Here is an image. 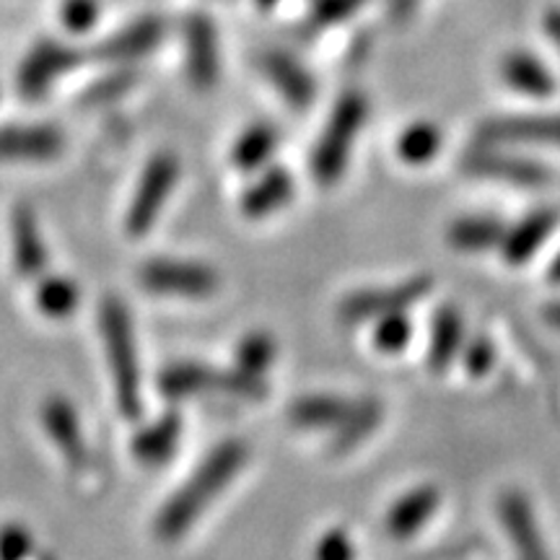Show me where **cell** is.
Wrapping results in <instances>:
<instances>
[{"mask_svg":"<svg viewBox=\"0 0 560 560\" xmlns=\"http://www.w3.org/2000/svg\"><path fill=\"white\" fill-rule=\"evenodd\" d=\"M247 457V444L240 439L221 441L219 446H213L206 454V459L195 467L190 480L182 482L170 495V501L161 506L156 524H153L159 540L177 542L185 532H190L195 522L202 516V511L219 499L223 490L234 482L236 475L242 472Z\"/></svg>","mask_w":560,"mask_h":560,"instance_id":"obj_1","label":"cell"},{"mask_svg":"<svg viewBox=\"0 0 560 560\" xmlns=\"http://www.w3.org/2000/svg\"><path fill=\"white\" fill-rule=\"evenodd\" d=\"M100 327L102 342L107 348L112 382H115L117 405H120L122 418L138 420L140 412H143V402H140V363L136 330H132L128 306L117 296L102 301Z\"/></svg>","mask_w":560,"mask_h":560,"instance_id":"obj_2","label":"cell"},{"mask_svg":"<svg viewBox=\"0 0 560 560\" xmlns=\"http://www.w3.org/2000/svg\"><path fill=\"white\" fill-rule=\"evenodd\" d=\"M159 392L166 400H195V397H231V400H262L268 382L242 369H213L206 363L179 361L161 371Z\"/></svg>","mask_w":560,"mask_h":560,"instance_id":"obj_3","label":"cell"},{"mask_svg":"<svg viewBox=\"0 0 560 560\" xmlns=\"http://www.w3.org/2000/svg\"><path fill=\"white\" fill-rule=\"evenodd\" d=\"M363 120H366V100L350 91L338 102L330 120H327L325 132H322L317 149H314L312 172L322 185H332L346 172L350 145L359 136Z\"/></svg>","mask_w":560,"mask_h":560,"instance_id":"obj_4","label":"cell"},{"mask_svg":"<svg viewBox=\"0 0 560 560\" xmlns=\"http://www.w3.org/2000/svg\"><path fill=\"white\" fill-rule=\"evenodd\" d=\"M138 283L153 296L170 299H210L221 289V278L210 265L192 262V260H170L159 257L140 265Z\"/></svg>","mask_w":560,"mask_h":560,"instance_id":"obj_5","label":"cell"},{"mask_svg":"<svg viewBox=\"0 0 560 560\" xmlns=\"http://www.w3.org/2000/svg\"><path fill=\"white\" fill-rule=\"evenodd\" d=\"M179 182V159L174 153H156L143 174H140L136 192H132L125 229L132 240L145 236L164 210V202L172 198L174 187Z\"/></svg>","mask_w":560,"mask_h":560,"instance_id":"obj_6","label":"cell"},{"mask_svg":"<svg viewBox=\"0 0 560 560\" xmlns=\"http://www.w3.org/2000/svg\"><path fill=\"white\" fill-rule=\"evenodd\" d=\"M81 50L58 39H42L26 52L16 73V89L26 100H39L60 79L81 66Z\"/></svg>","mask_w":560,"mask_h":560,"instance_id":"obj_7","label":"cell"},{"mask_svg":"<svg viewBox=\"0 0 560 560\" xmlns=\"http://www.w3.org/2000/svg\"><path fill=\"white\" fill-rule=\"evenodd\" d=\"M182 52H185V75L198 91L213 89L221 79V39L213 19L192 13L182 24Z\"/></svg>","mask_w":560,"mask_h":560,"instance_id":"obj_8","label":"cell"},{"mask_svg":"<svg viewBox=\"0 0 560 560\" xmlns=\"http://www.w3.org/2000/svg\"><path fill=\"white\" fill-rule=\"evenodd\" d=\"M42 425L47 436L55 444V450L62 454L68 467L73 472H86L91 465V452L86 444V433L81 429L79 412L66 397H47L42 405Z\"/></svg>","mask_w":560,"mask_h":560,"instance_id":"obj_9","label":"cell"},{"mask_svg":"<svg viewBox=\"0 0 560 560\" xmlns=\"http://www.w3.org/2000/svg\"><path fill=\"white\" fill-rule=\"evenodd\" d=\"M166 34L164 19L159 16H140L130 21L128 26L109 34L107 39L100 42L96 47V58L104 62H115V66H130L145 55H151L161 45Z\"/></svg>","mask_w":560,"mask_h":560,"instance_id":"obj_10","label":"cell"},{"mask_svg":"<svg viewBox=\"0 0 560 560\" xmlns=\"http://www.w3.org/2000/svg\"><path fill=\"white\" fill-rule=\"evenodd\" d=\"M66 149V136L52 125L0 128V161H52Z\"/></svg>","mask_w":560,"mask_h":560,"instance_id":"obj_11","label":"cell"},{"mask_svg":"<svg viewBox=\"0 0 560 560\" xmlns=\"http://www.w3.org/2000/svg\"><path fill=\"white\" fill-rule=\"evenodd\" d=\"M260 68L280 96L289 102L293 109H306L317 96V83L293 55L283 50H268L260 55Z\"/></svg>","mask_w":560,"mask_h":560,"instance_id":"obj_12","label":"cell"},{"mask_svg":"<svg viewBox=\"0 0 560 560\" xmlns=\"http://www.w3.org/2000/svg\"><path fill=\"white\" fill-rule=\"evenodd\" d=\"M13 268L24 280H39L47 270V247L42 240L37 215L30 206H16L11 215Z\"/></svg>","mask_w":560,"mask_h":560,"instance_id":"obj_13","label":"cell"},{"mask_svg":"<svg viewBox=\"0 0 560 560\" xmlns=\"http://www.w3.org/2000/svg\"><path fill=\"white\" fill-rule=\"evenodd\" d=\"M486 143H552L560 145V117H503L480 128Z\"/></svg>","mask_w":560,"mask_h":560,"instance_id":"obj_14","label":"cell"},{"mask_svg":"<svg viewBox=\"0 0 560 560\" xmlns=\"http://www.w3.org/2000/svg\"><path fill=\"white\" fill-rule=\"evenodd\" d=\"M366 402L342 400V397H301L291 405V420L299 429H332L350 423Z\"/></svg>","mask_w":560,"mask_h":560,"instance_id":"obj_15","label":"cell"},{"mask_svg":"<svg viewBox=\"0 0 560 560\" xmlns=\"http://www.w3.org/2000/svg\"><path fill=\"white\" fill-rule=\"evenodd\" d=\"M182 418L177 412H166L156 423L145 425L143 431L132 439V457L145 467H159L172 457L179 444Z\"/></svg>","mask_w":560,"mask_h":560,"instance_id":"obj_16","label":"cell"},{"mask_svg":"<svg viewBox=\"0 0 560 560\" xmlns=\"http://www.w3.org/2000/svg\"><path fill=\"white\" fill-rule=\"evenodd\" d=\"M465 170L480 174V177L520 182V185H540V182L548 179V172H545L542 166L514 156H501V153L493 151L470 153V156L465 159Z\"/></svg>","mask_w":560,"mask_h":560,"instance_id":"obj_17","label":"cell"},{"mask_svg":"<svg viewBox=\"0 0 560 560\" xmlns=\"http://www.w3.org/2000/svg\"><path fill=\"white\" fill-rule=\"evenodd\" d=\"M293 198V177L283 170H268L242 195V213L247 219H265Z\"/></svg>","mask_w":560,"mask_h":560,"instance_id":"obj_18","label":"cell"},{"mask_svg":"<svg viewBox=\"0 0 560 560\" xmlns=\"http://www.w3.org/2000/svg\"><path fill=\"white\" fill-rule=\"evenodd\" d=\"M278 149V130L268 122H255L236 138L234 149H231V164L240 172H255Z\"/></svg>","mask_w":560,"mask_h":560,"instance_id":"obj_19","label":"cell"},{"mask_svg":"<svg viewBox=\"0 0 560 560\" xmlns=\"http://www.w3.org/2000/svg\"><path fill=\"white\" fill-rule=\"evenodd\" d=\"M420 285L410 283L405 289L397 291H384V293H359V296H350L346 304H342V317L350 322H361L374 317V314H392L400 306L410 304L412 299L420 296Z\"/></svg>","mask_w":560,"mask_h":560,"instance_id":"obj_20","label":"cell"},{"mask_svg":"<svg viewBox=\"0 0 560 560\" xmlns=\"http://www.w3.org/2000/svg\"><path fill=\"white\" fill-rule=\"evenodd\" d=\"M81 301V291L66 276H42L34 291V304L50 319H66L75 312Z\"/></svg>","mask_w":560,"mask_h":560,"instance_id":"obj_21","label":"cell"},{"mask_svg":"<svg viewBox=\"0 0 560 560\" xmlns=\"http://www.w3.org/2000/svg\"><path fill=\"white\" fill-rule=\"evenodd\" d=\"M503 79L524 94L545 96L552 91V75L540 60L527 52H514L503 60Z\"/></svg>","mask_w":560,"mask_h":560,"instance_id":"obj_22","label":"cell"},{"mask_svg":"<svg viewBox=\"0 0 560 560\" xmlns=\"http://www.w3.org/2000/svg\"><path fill=\"white\" fill-rule=\"evenodd\" d=\"M558 215L552 210H542V213L529 215L527 221L522 223V229H516L514 234L506 240V257L511 262H522L535 252L537 244L548 240V234L556 226Z\"/></svg>","mask_w":560,"mask_h":560,"instance_id":"obj_23","label":"cell"},{"mask_svg":"<svg viewBox=\"0 0 560 560\" xmlns=\"http://www.w3.org/2000/svg\"><path fill=\"white\" fill-rule=\"evenodd\" d=\"M272 361H276V342L265 332L247 335L236 348V369L247 371L252 376H265Z\"/></svg>","mask_w":560,"mask_h":560,"instance_id":"obj_24","label":"cell"},{"mask_svg":"<svg viewBox=\"0 0 560 560\" xmlns=\"http://www.w3.org/2000/svg\"><path fill=\"white\" fill-rule=\"evenodd\" d=\"M436 506V495L431 490H420L416 495H408L400 506L389 514V532L392 535H410L412 529H418L425 522V516L431 514Z\"/></svg>","mask_w":560,"mask_h":560,"instance_id":"obj_25","label":"cell"},{"mask_svg":"<svg viewBox=\"0 0 560 560\" xmlns=\"http://www.w3.org/2000/svg\"><path fill=\"white\" fill-rule=\"evenodd\" d=\"M363 3L366 0H312L310 13H306V30L322 32L327 26L340 24V21L353 16Z\"/></svg>","mask_w":560,"mask_h":560,"instance_id":"obj_26","label":"cell"},{"mask_svg":"<svg viewBox=\"0 0 560 560\" xmlns=\"http://www.w3.org/2000/svg\"><path fill=\"white\" fill-rule=\"evenodd\" d=\"M60 21L73 34L91 32L100 21V0H62Z\"/></svg>","mask_w":560,"mask_h":560,"instance_id":"obj_27","label":"cell"},{"mask_svg":"<svg viewBox=\"0 0 560 560\" xmlns=\"http://www.w3.org/2000/svg\"><path fill=\"white\" fill-rule=\"evenodd\" d=\"M439 130L431 128V125H416V128H410L405 136L400 138V153L402 159L408 161H425L433 153L439 151Z\"/></svg>","mask_w":560,"mask_h":560,"instance_id":"obj_28","label":"cell"},{"mask_svg":"<svg viewBox=\"0 0 560 560\" xmlns=\"http://www.w3.org/2000/svg\"><path fill=\"white\" fill-rule=\"evenodd\" d=\"M499 236H501L499 223L482 221V219L465 221V223H459L457 229H454V242H457L459 247H465V249L490 247V244L499 242Z\"/></svg>","mask_w":560,"mask_h":560,"instance_id":"obj_29","label":"cell"},{"mask_svg":"<svg viewBox=\"0 0 560 560\" xmlns=\"http://www.w3.org/2000/svg\"><path fill=\"white\" fill-rule=\"evenodd\" d=\"M34 556V537L24 524L0 527V560H30Z\"/></svg>","mask_w":560,"mask_h":560,"instance_id":"obj_30","label":"cell"},{"mask_svg":"<svg viewBox=\"0 0 560 560\" xmlns=\"http://www.w3.org/2000/svg\"><path fill=\"white\" fill-rule=\"evenodd\" d=\"M355 550L342 532H330L317 545V560H353Z\"/></svg>","mask_w":560,"mask_h":560,"instance_id":"obj_31","label":"cell"},{"mask_svg":"<svg viewBox=\"0 0 560 560\" xmlns=\"http://www.w3.org/2000/svg\"><path fill=\"white\" fill-rule=\"evenodd\" d=\"M130 83H132V75H130V73L109 75L107 81H100L94 89L89 91L86 102H91V104H102V102L112 100V96H120V94H125V91L130 89Z\"/></svg>","mask_w":560,"mask_h":560,"instance_id":"obj_32","label":"cell"},{"mask_svg":"<svg viewBox=\"0 0 560 560\" xmlns=\"http://www.w3.org/2000/svg\"><path fill=\"white\" fill-rule=\"evenodd\" d=\"M405 340H408V325H405V319L389 317L382 322L380 335H376V346L384 350H395L400 348Z\"/></svg>","mask_w":560,"mask_h":560,"instance_id":"obj_33","label":"cell"},{"mask_svg":"<svg viewBox=\"0 0 560 560\" xmlns=\"http://www.w3.org/2000/svg\"><path fill=\"white\" fill-rule=\"evenodd\" d=\"M416 5H418V0H389V13L397 21H405L412 11H416Z\"/></svg>","mask_w":560,"mask_h":560,"instance_id":"obj_34","label":"cell"},{"mask_svg":"<svg viewBox=\"0 0 560 560\" xmlns=\"http://www.w3.org/2000/svg\"><path fill=\"white\" fill-rule=\"evenodd\" d=\"M548 32H550V37L556 39V45L560 47V11L548 13Z\"/></svg>","mask_w":560,"mask_h":560,"instance_id":"obj_35","label":"cell"},{"mask_svg":"<svg viewBox=\"0 0 560 560\" xmlns=\"http://www.w3.org/2000/svg\"><path fill=\"white\" fill-rule=\"evenodd\" d=\"M255 3L260 5L262 11H270V9H276V5H278V0H255Z\"/></svg>","mask_w":560,"mask_h":560,"instance_id":"obj_36","label":"cell"},{"mask_svg":"<svg viewBox=\"0 0 560 560\" xmlns=\"http://www.w3.org/2000/svg\"><path fill=\"white\" fill-rule=\"evenodd\" d=\"M552 319H556L558 325H560V306H558V310H556V314H552Z\"/></svg>","mask_w":560,"mask_h":560,"instance_id":"obj_37","label":"cell"},{"mask_svg":"<svg viewBox=\"0 0 560 560\" xmlns=\"http://www.w3.org/2000/svg\"><path fill=\"white\" fill-rule=\"evenodd\" d=\"M556 278H560V260L556 262Z\"/></svg>","mask_w":560,"mask_h":560,"instance_id":"obj_38","label":"cell"}]
</instances>
